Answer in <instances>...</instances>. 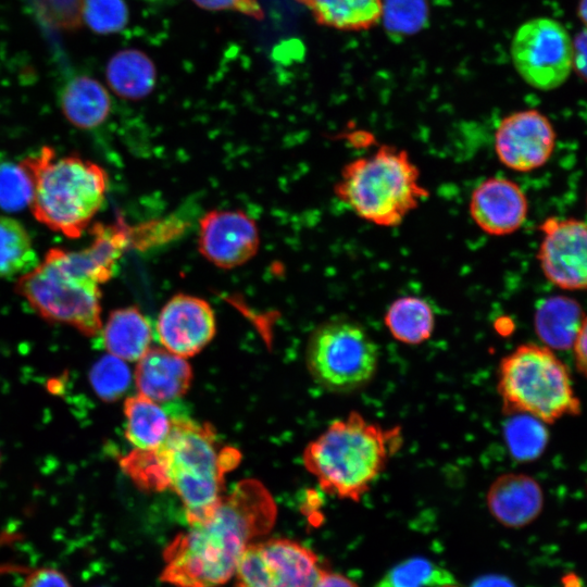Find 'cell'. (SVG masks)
<instances>
[{"mask_svg": "<svg viewBox=\"0 0 587 587\" xmlns=\"http://www.w3.org/2000/svg\"><path fill=\"white\" fill-rule=\"evenodd\" d=\"M428 18L427 0H383L380 23L395 39L420 33L427 25Z\"/></svg>", "mask_w": 587, "mask_h": 587, "instance_id": "4316f807", "label": "cell"}, {"mask_svg": "<svg viewBox=\"0 0 587 587\" xmlns=\"http://www.w3.org/2000/svg\"><path fill=\"white\" fill-rule=\"evenodd\" d=\"M471 587H515V585L502 575H484L477 578Z\"/></svg>", "mask_w": 587, "mask_h": 587, "instance_id": "8d00e7d4", "label": "cell"}, {"mask_svg": "<svg viewBox=\"0 0 587 587\" xmlns=\"http://www.w3.org/2000/svg\"><path fill=\"white\" fill-rule=\"evenodd\" d=\"M101 330L109 354L124 361H138L152 341L149 320L134 305L113 310Z\"/></svg>", "mask_w": 587, "mask_h": 587, "instance_id": "ffe728a7", "label": "cell"}, {"mask_svg": "<svg viewBox=\"0 0 587 587\" xmlns=\"http://www.w3.org/2000/svg\"><path fill=\"white\" fill-rule=\"evenodd\" d=\"M452 575L425 558H412L392 567L375 587H441Z\"/></svg>", "mask_w": 587, "mask_h": 587, "instance_id": "484cf974", "label": "cell"}, {"mask_svg": "<svg viewBox=\"0 0 587 587\" xmlns=\"http://www.w3.org/2000/svg\"><path fill=\"white\" fill-rule=\"evenodd\" d=\"M82 14L88 27L102 35L121 32L128 22L124 0H83Z\"/></svg>", "mask_w": 587, "mask_h": 587, "instance_id": "4dcf8cb0", "label": "cell"}, {"mask_svg": "<svg viewBox=\"0 0 587 587\" xmlns=\"http://www.w3.org/2000/svg\"><path fill=\"white\" fill-rule=\"evenodd\" d=\"M441 587H457V586H454L453 584H450V585H445V586H441Z\"/></svg>", "mask_w": 587, "mask_h": 587, "instance_id": "f35d334b", "label": "cell"}, {"mask_svg": "<svg viewBox=\"0 0 587 587\" xmlns=\"http://www.w3.org/2000/svg\"><path fill=\"white\" fill-rule=\"evenodd\" d=\"M505 427V438L511 454L516 460H533L544 450L547 432L540 421L525 414H519Z\"/></svg>", "mask_w": 587, "mask_h": 587, "instance_id": "f546056e", "label": "cell"}, {"mask_svg": "<svg viewBox=\"0 0 587 587\" xmlns=\"http://www.w3.org/2000/svg\"><path fill=\"white\" fill-rule=\"evenodd\" d=\"M0 462H1V457H0Z\"/></svg>", "mask_w": 587, "mask_h": 587, "instance_id": "ab89813d", "label": "cell"}, {"mask_svg": "<svg viewBox=\"0 0 587 587\" xmlns=\"http://www.w3.org/2000/svg\"><path fill=\"white\" fill-rule=\"evenodd\" d=\"M573 53V71L579 76L580 79L585 80L586 78V32L585 28L582 32L577 33L574 38H572Z\"/></svg>", "mask_w": 587, "mask_h": 587, "instance_id": "836d02e7", "label": "cell"}, {"mask_svg": "<svg viewBox=\"0 0 587 587\" xmlns=\"http://www.w3.org/2000/svg\"><path fill=\"white\" fill-rule=\"evenodd\" d=\"M334 191L359 217L384 227L401 224L429 196L408 151L391 145L347 163Z\"/></svg>", "mask_w": 587, "mask_h": 587, "instance_id": "8992f818", "label": "cell"}, {"mask_svg": "<svg viewBox=\"0 0 587 587\" xmlns=\"http://www.w3.org/2000/svg\"><path fill=\"white\" fill-rule=\"evenodd\" d=\"M498 392L507 414H525L551 424L580 413L571 374L547 346L523 344L502 358Z\"/></svg>", "mask_w": 587, "mask_h": 587, "instance_id": "52a82bcc", "label": "cell"}, {"mask_svg": "<svg viewBox=\"0 0 587 587\" xmlns=\"http://www.w3.org/2000/svg\"><path fill=\"white\" fill-rule=\"evenodd\" d=\"M470 214L486 234L504 236L517 230L525 222L528 201L521 187L511 179L490 177L472 192Z\"/></svg>", "mask_w": 587, "mask_h": 587, "instance_id": "9a60e30c", "label": "cell"}, {"mask_svg": "<svg viewBox=\"0 0 587 587\" xmlns=\"http://www.w3.org/2000/svg\"><path fill=\"white\" fill-rule=\"evenodd\" d=\"M322 570L309 548L271 538L248 545L235 571L234 587H314Z\"/></svg>", "mask_w": 587, "mask_h": 587, "instance_id": "30bf717a", "label": "cell"}, {"mask_svg": "<svg viewBox=\"0 0 587 587\" xmlns=\"http://www.w3.org/2000/svg\"><path fill=\"white\" fill-rule=\"evenodd\" d=\"M314 587H358L348 577L339 574L322 570L319 579Z\"/></svg>", "mask_w": 587, "mask_h": 587, "instance_id": "d590c367", "label": "cell"}, {"mask_svg": "<svg viewBox=\"0 0 587 587\" xmlns=\"http://www.w3.org/2000/svg\"><path fill=\"white\" fill-rule=\"evenodd\" d=\"M60 109L65 118L80 129H93L103 124L112 108L107 88L89 76H75L61 89Z\"/></svg>", "mask_w": 587, "mask_h": 587, "instance_id": "ac0fdd59", "label": "cell"}, {"mask_svg": "<svg viewBox=\"0 0 587 587\" xmlns=\"http://www.w3.org/2000/svg\"><path fill=\"white\" fill-rule=\"evenodd\" d=\"M197 7L208 11L237 12L261 21L264 11L259 0H191Z\"/></svg>", "mask_w": 587, "mask_h": 587, "instance_id": "1f68e13d", "label": "cell"}, {"mask_svg": "<svg viewBox=\"0 0 587 587\" xmlns=\"http://www.w3.org/2000/svg\"><path fill=\"white\" fill-rule=\"evenodd\" d=\"M385 325L391 336L407 345L428 340L434 330L435 316L430 305L419 297H401L387 309Z\"/></svg>", "mask_w": 587, "mask_h": 587, "instance_id": "cb8c5ba5", "label": "cell"}, {"mask_svg": "<svg viewBox=\"0 0 587 587\" xmlns=\"http://www.w3.org/2000/svg\"><path fill=\"white\" fill-rule=\"evenodd\" d=\"M586 316L579 303L565 296H553L537 303L534 326L537 336L550 349L572 348Z\"/></svg>", "mask_w": 587, "mask_h": 587, "instance_id": "d6986e66", "label": "cell"}, {"mask_svg": "<svg viewBox=\"0 0 587 587\" xmlns=\"http://www.w3.org/2000/svg\"><path fill=\"white\" fill-rule=\"evenodd\" d=\"M315 22L344 32L369 30L380 23L383 0H298Z\"/></svg>", "mask_w": 587, "mask_h": 587, "instance_id": "44dd1931", "label": "cell"}, {"mask_svg": "<svg viewBox=\"0 0 587 587\" xmlns=\"http://www.w3.org/2000/svg\"><path fill=\"white\" fill-rule=\"evenodd\" d=\"M378 363V348L366 329L344 319L328 321L311 335L307 365L311 376L332 391H351L367 384Z\"/></svg>", "mask_w": 587, "mask_h": 587, "instance_id": "ba28073f", "label": "cell"}, {"mask_svg": "<svg viewBox=\"0 0 587 587\" xmlns=\"http://www.w3.org/2000/svg\"><path fill=\"white\" fill-rule=\"evenodd\" d=\"M192 371L185 358L153 347L137 361L135 382L139 394L161 403L187 392Z\"/></svg>", "mask_w": 587, "mask_h": 587, "instance_id": "e0dca14e", "label": "cell"}, {"mask_svg": "<svg viewBox=\"0 0 587 587\" xmlns=\"http://www.w3.org/2000/svg\"><path fill=\"white\" fill-rule=\"evenodd\" d=\"M38 262L24 225L15 218L0 215V278L21 276Z\"/></svg>", "mask_w": 587, "mask_h": 587, "instance_id": "d4e9b609", "label": "cell"}, {"mask_svg": "<svg viewBox=\"0 0 587 587\" xmlns=\"http://www.w3.org/2000/svg\"><path fill=\"white\" fill-rule=\"evenodd\" d=\"M23 161L34 177L29 204L34 217L65 237H80L104 203L105 170L76 155L58 158L51 147Z\"/></svg>", "mask_w": 587, "mask_h": 587, "instance_id": "5b68a950", "label": "cell"}, {"mask_svg": "<svg viewBox=\"0 0 587 587\" xmlns=\"http://www.w3.org/2000/svg\"><path fill=\"white\" fill-rule=\"evenodd\" d=\"M23 587H72L66 576L53 567H40L32 571Z\"/></svg>", "mask_w": 587, "mask_h": 587, "instance_id": "d6a6232c", "label": "cell"}, {"mask_svg": "<svg viewBox=\"0 0 587 587\" xmlns=\"http://www.w3.org/2000/svg\"><path fill=\"white\" fill-rule=\"evenodd\" d=\"M586 1L587 0H578V4H577V15L584 26L586 24V9H587Z\"/></svg>", "mask_w": 587, "mask_h": 587, "instance_id": "74e56055", "label": "cell"}, {"mask_svg": "<svg viewBox=\"0 0 587 587\" xmlns=\"http://www.w3.org/2000/svg\"><path fill=\"white\" fill-rule=\"evenodd\" d=\"M82 250L51 248L37 265L18 276L15 292L43 320L66 324L85 336L102 327L101 284L108 282L130 235L122 223L96 224Z\"/></svg>", "mask_w": 587, "mask_h": 587, "instance_id": "7a4b0ae2", "label": "cell"}, {"mask_svg": "<svg viewBox=\"0 0 587 587\" xmlns=\"http://www.w3.org/2000/svg\"><path fill=\"white\" fill-rule=\"evenodd\" d=\"M259 247L258 224L241 210H211L199 221V252L218 268L243 265L257 254Z\"/></svg>", "mask_w": 587, "mask_h": 587, "instance_id": "4fadbf2b", "label": "cell"}, {"mask_svg": "<svg viewBox=\"0 0 587 587\" xmlns=\"http://www.w3.org/2000/svg\"><path fill=\"white\" fill-rule=\"evenodd\" d=\"M510 51L519 75L539 90L560 87L573 71L572 37L560 22L550 17L523 23L512 38Z\"/></svg>", "mask_w": 587, "mask_h": 587, "instance_id": "9c48e42d", "label": "cell"}, {"mask_svg": "<svg viewBox=\"0 0 587 587\" xmlns=\"http://www.w3.org/2000/svg\"><path fill=\"white\" fill-rule=\"evenodd\" d=\"M542 239L537 260L545 277L565 290H583L587 285V233L584 221L548 217L539 226Z\"/></svg>", "mask_w": 587, "mask_h": 587, "instance_id": "8fae6325", "label": "cell"}, {"mask_svg": "<svg viewBox=\"0 0 587 587\" xmlns=\"http://www.w3.org/2000/svg\"><path fill=\"white\" fill-rule=\"evenodd\" d=\"M276 504L255 479L239 482L203 521L179 533L163 552L161 580L174 587H218L234 577L253 539L274 525Z\"/></svg>", "mask_w": 587, "mask_h": 587, "instance_id": "6da1fadb", "label": "cell"}, {"mask_svg": "<svg viewBox=\"0 0 587 587\" xmlns=\"http://www.w3.org/2000/svg\"><path fill=\"white\" fill-rule=\"evenodd\" d=\"M105 77L110 88L118 97L138 100L147 97L153 90L157 82V68L153 61L145 52L137 49H125L110 59Z\"/></svg>", "mask_w": 587, "mask_h": 587, "instance_id": "603a6c76", "label": "cell"}, {"mask_svg": "<svg viewBox=\"0 0 587 587\" xmlns=\"http://www.w3.org/2000/svg\"><path fill=\"white\" fill-rule=\"evenodd\" d=\"M34 177L24 161L0 163V209L17 212L29 207Z\"/></svg>", "mask_w": 587, "mask_h": 587, "instance_id": "83f0119b", "label": "cell"}, {"mask_svg": "<svg viewBox=\"0 0 587 587\" xmlns=\"http://www.w3.org/2000/svg\"><path fill=\"white\" fill-rule=\"evenodd\" d=\"M90 384L103 401H115L128 389L132 373L126 362L112 354L99 359L91 367Z\"/></svg>", "mask_w": 587, "mask_h": 587, "instance_id": "f1b7e54d", "label": "cell"}, {"mask_svg": "<svg viewBox=\"0 0 587 587\" xmlns=\"http://www.w3.org/2000/svg\"><path fill=\"white\" fill-rule=\"evenodd\" d=\"M126 439L139 450L161 447L170 435L172 419L160 403L137 394L124 402Z\"/></svg>", "mask_w": 587, "mask_h": 587, "instance_id": "7402d4cb", "label": "cell"}, {"mask_svg": "<svg viewBox=\"0 0 587 587\" xmlns=\"http://www.w3.org/2000/svg\"><path fill=\"white\" fill-rule=\"evenodd\" d=\"M401 446L399 426L384 428L351 412L307 446L303 464L325 492L358 502Z\"/></svg>", "mask_w": 587, "mask_h": 587, "instance_id": "3957f363", "label": "cell"}, {"mask_svg": "<svg viewBox=\"0 0 587 587\" xmlns=\"http://www.w3.org/2000/svg\"><path fill=\"white\" fill-rule=\"evenodd\" d=\"M555 130L550 120L536 109L504 116L495 133L499 161L517 172H529L545 165L555 146Z\"/></svg>", "mask_w": 587, "mask_h": 587, "instance_id": "7c38bea8", "label": "cell"}, {"mask_svg": "<svg viewBox=\"0 0 587 587\" xmlns=\"http://www.w3.org/2000/svg\"><path fill=\"white\" fill-rule=\"evenodd\" d=\"M487 505L499 523L519 528L528 525L540 514L544 492L538 482L526 474H503L490 485Z\"/></svg>", "mask_w": 587, "mask_h": 587, "instance_id": "2e32d148", "label": "cell"}, {"mask_svg": "<svg viewBox=\"0 0 587 587\" xmlns=\"http://www.w3.org/2000/svg\"><path fill=\"white\" fill-rule=\"evenodd\" d=\"M157 451L165 489L179 497L189 525L216 508L224 496L225 475L240 460L238 450L220 445L211 425L189 417L172 419L170 435Z\"/></svg>", "mask_w": 587, "mask_h": 587, "instance_id": "277c9868", "label": "cell"}, {"mask_svg": "<svg viewBox=\"0 0 587 587\" xmlns=\"http://www.w3.org/2000/svg\"><path fill=\"white\" fill-rule=\"evenodd\" d=\"M586 324L580 328L578 335L576 336L574 342H573V346H572V349L574 351V358H575V363H576V367H577V371L582 374V375H585L586 374V365H587V358H586V341H587V336H586Z\"/></svg>", "mask_w": 587, "mask_h": 587, "instance_id": "e575fe53", "label": "cell"}, {"mask_svg": "<svg viewBox=\"0 0 587 587\" xmlns=\"http://www.w3.org/2000/svg\"><path fill=\"white\" fill-rule=\"evenodd\" d=\"M155 328L162 347L186 359L213 339L215 313L204 299L176 294L161 309Z\"/></svg>", "mask_w": 587, "mask_h": 587, "instance_id": "5bb4252c", "label": "cell"}]
</instances>
